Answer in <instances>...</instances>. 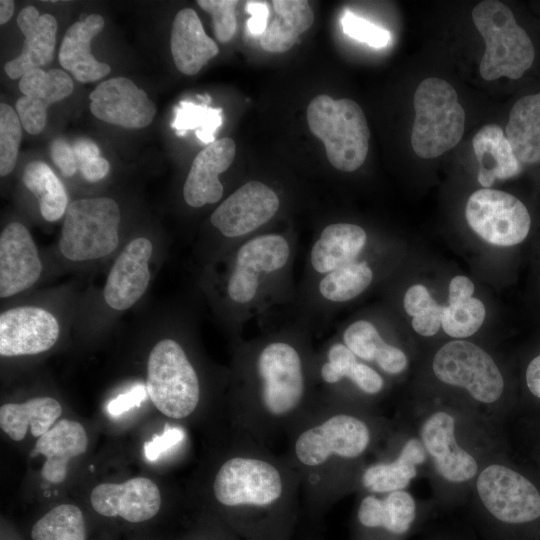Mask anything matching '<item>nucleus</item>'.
I'll use <instances>...</instances> for the list:
<instances>
[{
    "label": "nucleus",
    "instance_id": "cd10ccee",
    "mask_svg": "<svg viewBox=\"0 0 540 540\" xmlns=\"http://www.w3.org/2000/svg\"><path fill=\"white\" fill-rule=\"evenodd\" d=\"M360 360L387 375H398L408 366L405 352L388 342L376 323L358 318L344 325L336 336Z\"/></svg>",
    "mask_w": 540,
    "mask_h": 540
},
{
    "label": "nucleus",
    "instance_id": "0eeeda50",
    "mask_svg": "<svg viewBox=\"0 0 540 540\" xmlns=\"http://www.w3.org/2000/svg\"><path fill=\"white\" fill-rule=\"evenodd\" d=\"M146 389L154 406L165 416H191L202 398L198 368L181 339L165 337L152 347L147 361Z\"/></svg>",
    "mask_w": 540,
    "mask_h": 540
},
{
    "label": "nucleus",
    "instance_id": "f03ea898",
    "mask_svg": "<svg viewBox=\"0 0 540 540\" xmlns=\"http://www.w3.org/2000/svg\"><path fill=\"white\" fill-rule=\"evenodd\" d=\"M387 426L359 404L321 395L289 434L284 456L312 511H321L358 488L367 456L384 439Z\"/></svg>",
    "mask_w": 540,
    "mask_h": 540
},
{
    "label": "nucleus",
    "instance_id": "20e7f679",
    "mask_svg": "<svg viewBox=\"0 0 540 540\" xmlns=\"http://www.w3.org/2000/svg\"><path fill=\"white\" fill-rule=\"evenodd\" d=\"M239 432V443L214 473L211 494L234 515L244 540H286L298 512L301 484L285 457Z\"/></svg>",
    "mask_w": 540,
    "mask_h": 540
},
{
    "label": "nucleus",
    "instance_id": "4c0bfd02",
    "mask_svg": "<svg viewBox=\"0 0 540 540\" xmlns=\"http://www.w3.org/2000/svg\"><path fill=\"white\" fill-rule=\"evenodd\" d=\"M485 306L477 298L443 306L442 328L453 338H466L476 333L485 318Z\"/></svg>",
    "mask_w": 540,
    "mask_h": 540
},
{
    "label": "nucleus",
    "instance_id": "39448f33",
    "mask_svg": "<svg viewBox=\"0 0 540 540\" xmlns=\"http://www.w3.org/2000/svg\"><path fill=\"white\" fill-rule=\"evenodd\" d=\"M471 488L476 520L485 540H507L513 529L540 519L538 489L502 462H485Z\"/></svg>",
    "mask_w": 540,
    "mask_h": 540
},
{
    "label": "nucleus",
    "instance_id": "09e8293b",
    "mask_svg": "<svg viewBox=\"0 0 540 540\" xmlns=\"http://www.w3.org/2000/svg\"><path fill=\"white\" fill-rule=\"evenodd\" d=\"M474 292L473 282L466 276H456L449 284V304L463 302L472 297Z\"/></svg>",
    "mask_w": 540,
    "mask_h": 540
},
{
    "label": "nucleus",
    "instance_id": "5fc2aeb1",
    "mask_svg": "<svg viewBox=\"0 0 540 540\" xmlns=\"http://www.w3.org/2000/svg\"><path fill=\"white\" fill-rule=\"evenodd\" d=\"M435 540H454V539H450V538H440V539H435Z\"/></svg>",
    "mask_w": 540,
    "mask_h": 540
},
{
    "label": "nucleus",
    "instance_id": "412c9836",
    "mask_svg": "<svg viewBox=\"0 0 540 540\" xmlns=\"http://www.w3.org/2000/svg\"><path fill=\"white\" fill-rule=\"evenodd\" d=\"M43 264L27 227L8 223L0 234V297L6 299L32 287L41 277Z\"/></svg>",
    "mask_w": 540,
    "mask_h": 540
},
{
    "label": "nucleus",
    "instance_id": "de8ad7c7",
    "mask_svg": "<svg viewBox=\"0 0 540 540\" xmlns=\"http://www.w3.org/2000/svg\"><path fill=\"white\" fill-rule=\"evenodd\" d=\"M246 11L251 15L247 28L252 35H262L268 25L269 8L263 1H247Z\"/></svg>",
    "mask_w": 540,
    "mask_h": 540
},
{
    "label": "nucleus",
    "instance_id": "c03bdc74",
    "mask_svg": "<svg viewBox=\"0 0 540 540\" xmlns=\"http://www.w3.org/2000/svg\"><path fill=\"white\" fill-rule=\"evenodd\" d=\"M443 306L435 302L431 307L412 319L413 329L422 336L435 335L442 326Z\"/></svg>",
    "mask_w": 540,
    "mask_h": 540
},
{
    "label": "nucleus",
    "instance_id": "4468645a",
    "mask_svg": "<svg viewBox=\"0 0 540 540\" xmlns=\"http://www.w3.org/2000/svg\"><path fill=\"white\" fill-rule=\"evenodd\" d=\"M315 372L319 391L326 398L349 402L348 391L372 398L385 389L382 374L360 360L337 337L326 341L317 351Z\"/></svg>",
    "mask_w": 540,
    "mask_h": 540
},
{
    "label": "nucleus",
    "instance_id": "6e6d98bb",
    "mask_svg": "<svg viewBox=\"0 0 540 540\" xmlns=\"http://www.w3.org/2000/svg\"><path fill=\"white\" fill-rule=\"evenodd\" d=\"M196 540H199V539H196Z\"/></svg>",
    "mask_w": 540,
    "mask_h": 540
},
{
    "label": "nucleus",
    "instance_id": "4be33fe9",
    "mask_svg": "<svg viewBox=\"0 0 540 540\" xmlns=\"http://www.w3.org/2000/svg\"><path fill=\"white\" fill-rule=\"evenodd\" d=\"M93 509L105 517L119 516L132 523L154 517L161 507L158 486L149 478L135 477L123 483H102L90 495Z\"/></svg>",
    "mask_w": 540,
    "mask_h": 540
},
{
    "label": "nucleus",
    "instance_id": "2f4dec72",
    "mask_svg": "<svg viewBox=\"0 0 540 540\" xmlns=\"http://www.w3.org/2000/svg\"><path fill=\"white\" fill-rule=\"evenodd\" d=\"M62 414L60 403L52 397H35L23 403L0 407V427L12 440L21 441L28 427L33 437L50 430Z\"/></svg>",
    "mask_w": 540,
    "mask_h": 540
},
{
    "label": "nucleus",
    "instance_id": "393cba45",
    "mask_svg": "<svg viewBox=\"0 0 540 540\" xmlns=\"http://www.w3.org/2000/svg\"><path fill=\"white\" fill-rule=\"evenodd\" d=\"M427 459L419 437H409L393 458L367 464L361 472L358 487L367 494L376 495L405 490L417 476L418 466Z\"/></svg>",
    "mask_w": 540,
    "mask_h": 540
},
{
    "label": "nucleus",
    "instance_id": "c85d7f7f",
    "mask_svg": "<svg viewBox=\"0 0 540 540\" xmlns=\"http://www.w3.org/2000/svg\"><path fill=\"white\" fill-rule=\"evenodd\" d=\"M88 446L84 427L77 421L61 419L39 437L31 452L45 456L41 475L46 481L58 484L65 480L69 461L82 453Z\"/></svg>",
    "mask_w": 540,
    "mask_h": 540
},
{
    "label": "nucleus",
    "instance_id": "49530a36",
    "mask_svg": "<svg viewBox=\"0 0 540 540\" xmlns=\"http://www.w3.org/2000/svg\"><path fill=\"white\" fill-rule=\"evenodd\" d=\"M147 389L140 385L127 393L121 394L109 402L107 410L111 416H119L135 406H139L146 398Z\"/></svg>",
    "mask_w": 540,
    "mask_h": 540
},
{
    "label": "nucleus",
    "instance_id": "58836bf2",
    "mask_svg": "<svg viewBox=\"0 0 540 540\" xmlns=\"http://www.w3.org/2000/svg\"><path fill=\"white\" fill-rule=\"evenodd\" d=\"M17 112L8 104H0V175L11 173L16 165L22 130Z\"/></svg>",
    "mask_w": 540,
    "mask_h": 540
},
{
    "label": "nucleus",
    "instance_id": "c9c22d12",
    "mask_svg": "<svg viewBox=\"0 0 540 540\" xmlns=\"http://www.w3.org/2000/svg\"><path fill=\"white\" fill-rule=\"evenodd\" d=\"M32 540H86L82 511L72 504H60L41 517L31 530Z\"/></svg>",
    "mask_w": 540,
    "mask_h": 540
},
{
    "label": "nucleus",
    "instance_id": "f704fd0d",
    "mask_svg": "<svg viewBox=\"0 0 540 540\" xmlns=\"http://www.w3.org/2000/svg\"><path fill=\"white\" fill-rule=\"evenodd\" d=\"M25 187L35 195L44 220L56 222L67 211L68 194L63 183L48 164L43 161L28 163L22 175Z\"/></svg>",
    "mask_w": 540,
    "mask_h": 540
},
{
    "label": "nucleus",
    "instance_id": "dca6fc26",
    "mask_svg": "<svg viewBox=\"0 0 540 540\" xmlns=\"http://www.w3.org/2000/svg\"><path fill=\"white\" fill-rule=\"evenodd\" d=\"M418 517L417 502L407 490L365 493L355 512V540H405Z\"/></svg>",
    "mask_w": 540,
    "mask_h": 540
},
{
    "label": "nucleus",
    "instance_id": "1a4fd4ad",
    "mask_svg": "<svg viewBox=\"0 0 540 540\" xmlns=\"http://www.w3.org/2000/svg\"><path fill=\"white\" fill-rule=\"evenodd\" d=\"M472 19L486 46L479 66L482 78H521L534 62L535 49L512 11L500 1L486 0L474 7Z\"/></svg>",
    "mask_w": 540,
    "mask_h": 540
},
{
    "label": "nucleus",
    "instance_id": "aec40b11",
    "mask_svg": "<svg viewBox=\"0 0 540 540\" xmlns=\"http://www.w3.org/2000/svg\"><path fill=\"white\" fill-rule=\"evenodd\" d=\"M89 98L90 110L96 118L125 128H144L156 114V106L146 92L126 77L101 82Z\"/></svg>",
    "mask_w": 540,
    "mask_h": 540
},
{
    "label": "nucleus",
    "instance_id": "b1692460",
    "mask_svg": "<svg viewBox=\"0 0 540 540\" xmlns=\"http://www.w3.org/2000/svg\"><path fill=\"white\" fill-rule=\"evenodd\" d=\"M19 90L23 96L16 102V112L26 132L36 135L46 125L48 106L69 96L73 81L63 70L39 68L22 76Z\"/></svg>",
    "mask_w": 540,
    "mask_h": 540
},
{
    "label": "nucleus",
    "instance_id": "a19ab883",
    "mask_svg": "<svg viewBox=\"0 0 540 540\" xmlns=\"http://www.w3.org/2000/svg\"><path fill=\"white\" fill-rule=\"evenodd\" d=\"M197 4L212 16L214 33L221 43L229 42L237 28L236 0H198Z\"/></svg>",
    "mask_w": 540,
    "mask_h": 540
},
{
    "label": "nucleus",
    "instance_id": "a211bd4d",
    "mask_svg": "<svg viewBox=\"0 0 540 540\" xmlns=\"http://www.w3.org/2000/svg\"><path fill=\"white\" fill-rule=\"evenodd\" d=\"M154 252L150 239L138 236L119 252L107 275L103 298L115 311L134 306L148 289L151 273L149 264Z\"/></svg>",
    "mask_w": 540,
    "mask_h": 540
},
{
    "label": "nucleus",
    "instance_id": "8fccbe9b",
    "mask_svg": "<svg viewBox=\"0 0 540 540\" xmlns=\"http://www.w3.org/2000/svg\"><path fill=\"white\" fill-rule=\"evenodd\" d=\"M109 162L103 157L91 159L79 167V170L88 182H98L102 180L109 172Z\"/></svg>",
    "mask_w": 540,
    "mask_h": 540
},
{
    "label": "nucleus",
    "instance_id": "7c9ffc66",
    "mask_svg": "<svg viewBox=\"0 0 540 540\" xmlns=\"http://www.w3.org/2000/svg\"><path fill=\"white\" fill-rule=\"evenodd\" d=\"M472 146L479 163L478 181L484 188L492 186L496 179H508L520 173L521 162L499 126H483L473 137Z\"/></svg>",
    "mask_w": 540,
    "mask_h": 540
},
{
    "label": "nucleus",
    "instance_id": "2eb2a0df",
    "mask_svg": "<svg viewBox=\"0 0 540 540\" xmlns=\"http://www.w3.org/2000/svg\"><path fill=\"white\" fill-rule=\"evenodd\" d=\"M465 217L471 229L496 246H513L528 235L531 219L525 205L515 196L483 188L469 197Z\"/></svg>",
    "mask_w": 540,
    "mask_h": 540
},
{
    "label": "nucleus",
    "instance_id": "a18cd8bd",
    "mask_svg": "<svg viewBox=\"0 0 540 540\" xmlns=\"http://www.w3.org/2000/svg\"><path fill=\"white\" fill-rule=\"evenodd\" d=\"M435 302L426 287L417 284L406 291L403 306L406 313L414 317L431 307Z\"/></svg>",
    "mask_w": 540,
    "mask_h": 540
},
{
    "label": "nucleus",
    "instance_id": "6e6552de",
    "mask_svg": "<svg viewBox=\"0 0 540 540\" xmlns=\"http://www.w3.org/2000/svg\"><path fill=\"white\" fill-rule=\"evenodd\" d=\"M311 132L324 143L330 164L342 172H353L364 163L370 131L362 108L348 98L335 100L320 94L307 107Z\"/></svg>",
    "mask_w": 540,
    "mask_h": 540
},
{
    "label": "nucleus",
    "instance_id": "ea45409f",
    "mask_svg": "<svg viewBox=\"0 0 540 540\" xmlns=\"http://www.w3.org/2000/svg\"><path fill=\"white\" fill-rule=\"evenodd\" d=\"M340 22L344 34L373 48H383L391 42L388 30L355 15L349 9H344Z\"/></svg>",
    "mask_w": 540,
    "mask_h": 540
},
{
    "label": "nucleus",
    "instance_id": "3c124183",
    "mask_svg": "<svg viewBox=\"0 0 540 540\" xmlns=\"http://www.w3.org/2000/svg\"><path fill=\"white\" fill-rule=\"evenodd\" d=\"M72 147L76 156L78 169L85 162L100 156L99 147L95 142L87 138L76 139Z\"/></svg>",
    "mask_w": 540,
    "mask_h": 540
},
{
    "label": "nucleus",
    "instance_id": "7ed1b4c3",
    "mask_svg": "<svg viewBox=\"0 0 540 540\" xmlns=\"http://www.w3.org/2000/svg\"><path fill=\"white\" fill-rule=\"evenodd\" d=\"M297 238L290 230L266 231L247 239L204 267L203 288L236 345L246 324L275 306L292 305Z\"/></svg>",
    "mask_w": 540,
    "mask_h": 540
},
{
    "label": "nucleus",
    "instance_id": "6ab92c4d",
    "mask_svg": "<svg viewBox=\"0 0 540 540\" xmlns=\"http://www.w3.org/2000/svg\"><path fill=\"white\" fill-rule=\"evenodd\" d=\"M368 241L367 231L358 224L338 221L324 225L310 244L298 284L308 283L362 257Z\"/></svg>",
    "mask_w": 540,
    "mask_h": 540
},
{
    "label": "nucleus",
    "instance_id": "f257e3e1",
    "mask_svg": "<svg viewBox=\"0 0 540 540\" xmlns=\"http://www.w3.org/2000/svg\"><path fill=\"white\" fill-rule=\"evenodd\" d=\"M313 332L293 316L234 348L231 399L237 431L268 446L317 406Z\"/></svg>",
    "mask_w": 540,
    "mask_h": 540
},
{
    "label": "nucleus",
    "instance_id": "72a5a7b5",
    "mask_svg": "<svg viewBox=\"0 0 540 540\" xmlns=\"http://www.w3.org/2000/svg\"><path fill=\"white\" fill-rule=\"evenodd\" d=\"M505 135L521 163L540 162V92L516 101L509 114Z\"/></svg>",
    "mask_w": 540,
    "mask_h": 540
},
{
    "label": "nucleus",
    "instance_id": "bb28decb",
    "mask_svg": "<svg viewBox=\"0 0 540 540\" xmlns=\"http://www.w3.org/2000/svg\"><path fill=\"white\" fill-rule=\"evenodd\" d=\"M104 28L99 14L87 15L73 23L65 32L59 50V62L76 80L94 82L110 73L108 64L98 61L91 52V41Z\"/></svg>",
    "mask_w": 540,
    "mask_h": 540
},
{
    "label": "nucleus",
    "instance_id": "5701e85b",
    "mask_svg": "<svg viewBox=\"0 0 540 540\" xmlns=\"http://www.w3.org/2000/svg\"><path fill=\"white\" fill-rule=\"evenodd\" d=\"M235 153V142L231 138H222L195 156L182 188L187 206L198 209L222 199L224 186L219 176L231 166Z\"/></svg>",
    "mask_w": 540,
    "mask_h": 540
},
{
    "label": "nucleus",
    "instance_id": "37998d69",
    "mask_svg": "<svg viewBox=\"0 0 540 540\" xmlns=\"http://www.w3.org/2000/svg\"><path fill=\"white\" fill-rule=\"evenodd\" d=\"M53 163L65 177L73 176L78 170V164L73 147L63 139H56L50 147Z\"/></svg>",
    "mask_w": 540,
    "mask_h": 540
},
{
    "label": "nucleus",
    "instance_id": "c756f323",
    "mask_svg": "<svg viewBox=\"0 0 540 540\" xmlns=\"http://www.w3.org/2000/svg\"><path fill=\"white\" fill-rule=\"evenodd\" d=\"M170 48L177 69L195 75L218 52L216 43L205 33L197 13L191 8L177 12L171 29Z\"/></svg>",
    "mask_w": 540,
    "mask_h": 540
},
{
    "label": "nucleus",
    "instance_id": "e433bc0d",
    "mask_svg": "<svg viewBox=\"0 0 540 540\" xmlns=\"http://www.w3.org/2000/svg\"><path fill=\"white\" fill-rule=\"evenodd\" d=\"M174 114L171 127L178 136H184L188 130L196 129L197 138L205 144L214 142L215 133L222 125V108H212L205 103L180 101L174 108Z\"/></svg>",
    "mask_w": 540,
    "mask_h": 540
},
{
    "label": "nucleus",
    "instance_id": "ddd939ff",
    "mask_svg": "<svg viewBox=\"0 0 540 540\" xmlns=\"http://www.w3.org/2000/svg\"><path fill=\"white\" fill-rule=\"evenodd\" d=\"M432 371L442 383L467 391L479 405H495L504 391V378L493 358L478 345L450 341L432 360Z\"/></svg>",
    "mask_w": 540,
    "mask_h": 540
},
{
    "label": "nucleus",
    "instance_id": "9d476101",
    "mask_svg": "<svg viewBox=\"0 0 540 540\" xmlns=\"http://www.w3.org/2000/svg\"><path fill=\"white\" fill-rule=\"evenodd\" d=\"M411 145L417 156L436 158L456 146L464 132L465 112L447 81L430 77L414 93Z\"/></svg>",
    "mask_w": 540,
    "mask_h": 540
},
{
    "label": "nucleus",
    "instance_id": "a878e982",
    "mask_svg": "<svg viewBox=\"0 0 540 540\" xmlns=\"http://www.w3.org/2000/svg\"><path fill=\"white\" fill-rule=\"evenodd\" d=\"M17 24L25 40L19 56L4 66L11 79H21L28 71L39 69L53 59L58 27L54 16L48 13L40 15L34 6L20 11Z\"/></svg>",
    "mask_w": 540,
    "mask_h": 540
},
{
    "label": "nucleus",
    "instance_id": "603ef678",
    "mask_svg": "<svg viewBox=\"0 0 540 540\" xmlns=\"http://www.w3.org/2000/svg\"><path fill=\"white\" fill-rule=\"evenodd\" d=\"M525 377L529 391L540 399V353L528 364Z\"/></svg>",
    "mask_w": 540,
    "mask_h": 540
},
{
    "label": "nucleus",
    "instance_id": "864d4df0",
    "mask_svg": "<svg viewBox=\"0 0 540 540\" xmlns=\"http://www.w3.org/2000/svg\"><path fill=\"white\" fill-rule=\"evenodd\" d=\"M14 12V1H0V23L3 25L10 20Z\"/></svg>",
    "mask_w": 540,
    "mask_h": 540
},
{
    "label": "nucleus",
    "instance_id": "f3484780",
    "mask_svg": "<svg viewBox=\"0 0 540 540\" xmlns=\"http://www.w3.org/2000/svg\"><path fill=\"white\" fill-rule=\"evenodd\" d=\"M60 323L49 310L35 305L11 307L0 314V355H36L51 349Z\"/></svg>",
    "mask_w": 540,
    "mask_h": 540
},
{
    "label": "nucleus",
    "instance_id": "79ce46f5",
    "mask_svg": "<svg viewBox=\"0 0 540 540\" xmlns=\"http://www.w3.org/2000/svg\"><path fill=\"white\" fill-rule=\"evenodd\" d=\"M183 438V432L177 427L165 425L161 435H155L152 440L144 443V453L149 461H156L165 451L176 445Z\"/></svg>",
    "mask_w": 540,
    "mask_h": 540
},
{
    "label": "nucleus",
    "instance_id": "473e14b6",
    "mask_svg": "<svg viewBox=\"0 0 540 540\" xmlns=\"http://www.w3.org/2000/svg\"><path fill=\"white\" fill-rule=\"evenodd\" d=\"M272 6L274 14L260 37V45L267 52L283 53L312 26L314 13L305 0H274Z\"/></svg>",
    "mask_w": 540,
    "mask_h": 540
},
{
    "label": "nucleus",
    "instance_id": "f8f14e48",
    "mask_svg": "<svg viewBox=\"0 0 540 540\" xmlns=\"http://www.w3.org/2000/svg\"><path fill=\"white\" fill-rule=\"evenodd\" d=\"M459 414L437 409L423 414L418 424L435 475L449 487L472 486L485 463L468 440L460 439Z\"/></svg>",
    "mask_w": 540,
    "mask_h": 540
},
{
    "label": "nucleus",
    "instance_id": "423d86ee",
    "mask_svg": "<svg viewBox=\"0 0 540 540\" xmlns=\"http://www.w3.org/2000/svg\"><path fill=\"white\" fill-rule=\"evenodd\" d=\"M281 208L279 193L261 180H249L235 189L210 215L213 236L201 247L205 267L218 262L243 241L266 232L264 229Z\"/></svg>",
    "mask_w": 540,
    "mask_h": 540
},
{
    "label": "nucleus",
    "instance_id": "9b49d317",
    "mask_svg": "<svg viewBox=\"0 0 540 540\" xmlns=\"http://www.w3.org/2000/svg\"><path fill=\"white\" fill-rule=\"evenodd\" d=\"M121 211L110 197L82 198L67 208L58 249L72 262L96 261L112 254L120 242Z\"/></svg>",
    "mask_w": 540,
    "mask_h": 540
}]
</instances>
